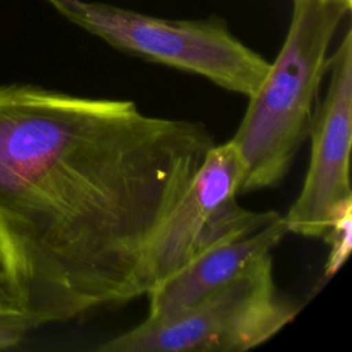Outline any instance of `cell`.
<instances>
[{
	"mask_svg": "<svg viewBox=\"0 0 352 352\" xmlns=\"http://www.w3.org/2000/svg\"><path fill=\"white\" fill-rule=\"evenodd\" d=\"M33 330L23 315L0 316V349L16 346Z\"/></svg>",
	"mask_w": 352,
	"mask_h": 352,
	"instance_id": "cell-9",
	"label": "cell"
},
{
	"mask_svg": "<svg viewBox=\"0 0 352 352\" xmlns=\"http://www.w3.org/2000/svg\"><path fill=\"white\" fill-rule=\"evenodd\" d=\"M351 220H352V213L344 216L340 219L327 238V241L331 245L330 250V257L326 263V274L330 275L334 271L338 270V267L344 263L349 249H351Z\"/></svg>",
	"mask_w": 352,
	"mask_h": 352,
	"instance_id": "cell-8",
	"label": "cell"
},
{
	"mask_svg": "<svg viewBox=\"0 0 352 352\" xmlns=\"http://www.w3.org/2000/svg\"><path fill=\"white\" fill-rule=\"evenodd\" d=\"M213 144L132 100L0 84V261L33 329L148 292L153 242Z\"/></svg>",
	"mask_w": 352,
	"mask_h": 352,
	"instance_id": "cell-1",
	"label": "cell"
},
{
	"mask_svg": "<svg viewBox=\"0 0 352 352\" xmlns=\"http://www.w3.org/2000/svg\"><path fill=\"white\" fill-rule=\"evenodd\" d=\"M287 234L286 221L279 214L260 230L216 243L198 253L146 293L147 319H165L195 304L236 276L253 260L271 253Z\"/></svg>",
	"mask_w": 352,
	"mask_h": 352,
	"instance_id": "cell-7",
	"label": "cell"
},
{
	"mask_svg": "<svg viewBox=\"0 0 352 352\" xmlns=\"http://www.w3.org/2000/svg\"><path fill=\"white\" fill-rule=\"evenodd\" d=\"M297 312V305L279 294L267 253L188 308L165 319H146L96 351L242 352L268 341Z\"/></svg>",
	"mask_w": 352,
	"mask_h": 352,
	"instance_id": "cell-4",
	"label": "cell"
},
{
	"mask_svg": "<svg viewBox=\"0 0 352 352\" xmlns=\"http://www.w3.org/2000/svg\"><path fill=\"white\" fill-rule=\"evenodd\" d=\"M352 0H292L276 59L250 95L232 136L243 162L241 192L278 186L308 136L331 38Z\"/></svg>",
	"mask_w": 352,
	"mask_h": 352,
	"instance_id": "cell-2",
	"label": "cell"
},
{
	"mask_svg": "<svg viewBox=\"0 0 352 352\" xmlns=\"http://www.w3.org/2000/svg\"><path fill=\"white\" fill-rule=\"evenodd\" d=\"M45 1L120 51L198 74L246 98L270 69L271 62L236 38L219 16L166 19L98 1Z\"/></svg>",
	"mask_w": 352,
	"mask_h": 352,
	"instance_id": "cell-3",
	"label": "cell"
},
{
	"mask_svg": "<svg viewBox=\"0 0 352 352\" xmlns=\"http://www.w3.org/2000/svg\"><path fill=\"white\" fill-rule=\"evenodd\" d=\"M23 315L14 285L0 261V316Z\"/></svg>",
	"mask_w": 352,
	"mask_h": 352,
	"instance_id": "cell-10",
	"label": "cell"
},
{
	"mask_svg": "<svg viewBox=\"0 0 352 352\" xmlns=\"http://www.w3.org/2000/svg\"><path fill=\"white\" fill-rule=\"evenodd\" d=\"M242 180L243 162L235 143L213 144L153 242L147 260L150 289L208 248L260 230L279 216L241 208L235 198Z\"/></svg>",
	"mask_w": 352,
	"mask_h": 352,
	"instance_id": "cell-5",
	"label": "cell"
},
{
	"mask_svg": "<svg viewBox=\"0 0 352 352\" xmlns=\"http://www.w3.org/2000/svg\"><path fill=\"white\" fill-rule=\"evenodd\" d=\"M330 82L315 109L309 132L311 160L302 188L283 217L289 232L326 239L352 213L349 151L352 138V29L327 58Z\"/></svg>",
	"mask_w": 352,
	"mask_h": 352,
	"instance_id": "cell-6",
	"label": "cell"
}]
</instances>
